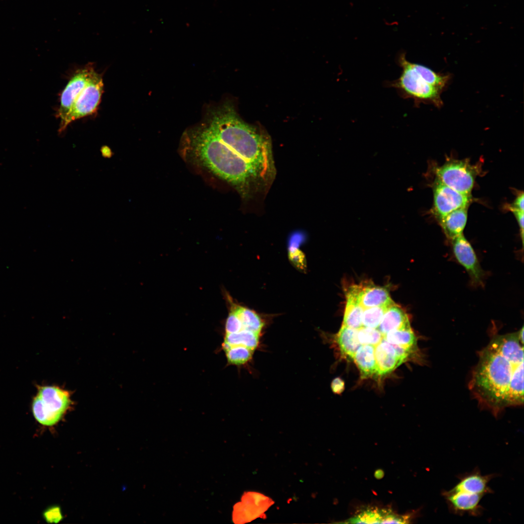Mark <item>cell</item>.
Wrapping results in <instances>:
<instances>
[{"label": "cell", "instance_id": "obj_25", "mask_svg": "<svg viewBox=\"0 0 524 524\" xmlns=\"http://www.w3.org/2000/svg\"><path fill=\"white\" fill-rule=\"evenodd\" d=\"M229 364L235 365L246 364L251 360L255 351L242 346H234L224 350Z\"/></svg>", "mask_w": 524, "mask_h": 524}, {"label": "cell", "instance_id": "obj_2", "mask_svg": "<svg viewBox=\"0 0 524 524\" xmlns=\"http://www.w3.org/2000/svg\"><path fill=\"white\" fill-rule=\"evenodd\" d=\"M205 124L263 179L273 175L275 166L270 139L265 133L243 121L229 101L209 108Z\"/></svg>", "mask_w": 524, "mask_h": 524}, {"label": "cell", "instance_id": "obj_15", "mask_svg": "<svg viewBox=\"0 0 524 524\" xmlns=\"http://www.w3.org/2000/svg\"><path fill=\"white\" fill-rule=\"evenodd\" d=\"M359 285L354 284L345 291L346 304L342 325L359 329L362 327L364 308L359 300Z\"/></svg>", "mask_w": 524, "mask_h": 524}, {"label": "cell", "instance_id": "obj_5", "mask_svg": "<svg viewBox=\"0 0 524 524\" xmlns=\"http://www.w3.org/2000/svg\"><path fill=\"white\" fill-rule=\"evenodd\" d=\"M32 402V411L40 424L52 426L57 423L72 404L67 391L55 386H39Z\"/></svg>", "mask_w": 524, "mask_h": 524}, {"label": "cell", "instance_id": "obj_8", "mask_svg": "<svg viewBox=\"0 0 524 524\" xmlns=\"http://www.w3.org/2000/svg\"><path fill=\"white\" fill-rule=\"evenodd\" d=\"M451 243L454 257L467 272L470 284L474 287L483 286L485 272L482 268L471 244L463 234L452 239Z\"/></svg>", "mask_w": 524, "mask_h": 524}, {"label": "cell", "instance_id": "obj_32", "mask_svg": "<svg viewBox=\"0 0 524 524\" xmlns=\"http://www.w3.org/2000/svg\"><path fill=\"white\" fill-rule=\"evenodd\" d=\"M515 215L516 219L518 221L520 230V236L522 242V245L524 244V212L517 210H511Z\"/></svg>", "mask_w": 524, "mask_h": 524}, {"label": "cell", "instance_id": "obj_13", "mask_svg": "<svg viewBox=\"0 0 524 524\" xmlns=\"http://www.w3.org/2000/svg\"><path fill=\"white\" fill-rule=\"evenodd\" d=\"M442 495L444 498L449 511L454 514L463 515L468 514L473 516L481 515L484 509L480 502L484 496L478 494L462 491H444Z\"/></svg>", "mask_w": 524, "mask_h": 524}, {"label": "cell", "instance_id": "obj_14", "mask_svg": "<svg viewBox=\"0 0 524 524\" xmlns=\"http://www.w3.org/2000/svg\"><path fill=\"white\" fill-rule=\"evenodd\" d=\"M494 476L493 474L482 475L476 468L470 473L459 475V481L450 490L484 496L493 492L489 486V483Z\"/></svg>", "mask_w": 524, "mask_h": 524}, {"label": "cell", "instance_id": "obj_11", "mask_svg": "<svg viewBox=\"0 0 524 524\" xmlns=\"http://www.w3.org/2000/svg\"><path fill=\"white\" fill-rule=\"evenodd\" d=\"M411 354L403 348L389 343L383 338L375 346L377 374L382 376L391 373L406 361Z\"/></svg>", "mask_w": 524, "mask_h": 524}, {"label": "cell", "instance_id": "obj_22", "mask_svg": "<svg viewBox=\"0 0 524 524\" xmlns=\"http://www.w3.org/2000/svg\"><path fill=\"white\" fill-rule=\"evenodd\" d=\"M357 331V329L342 325L335 337L341 354L352 359L357 350L361 345L358 339Z\"/></svg>", "mask_w": 524, "mask_h": 524}, {"label": "cell", "instance_id": "obj_24", "mask_svg": "<svg viewBox=\"0 0 524 524\" xmlns=\"http://www.w3.org/2000/svg\"><path fill=\"white\" fill-rule=\"evenodd\" d=\"M391 510L386 508H366L344 523L352 524H383Z\"/></svg>", "mask_w": 524, "mask_h": 524}, {"label": "cell", "instance_id": "obj_20", "mask_svg": "<svg viewBox=\"0 0 524 524\" xmlns=\"http://www.w3.org/2000/svg\"><path fill=\"white\" fill-rule=\"evenodd\" d=\"M261 334L247 330H242L232 333H225L222 348L225 350L234 346H242L254 351L260 344Z\"/></svg>", "mask_w": 524, "mask_h": 524}, {"label": "cell", "instance_id": "obj_19", "mask_svg": "<svg viewBox=\"0 0 524 524\" xmlns=\"http://www.w3.org/2000/svg\"><path fill=\"white\" fill-rule=\"evenodd\" d=\"M352 359L360 372L361 378H368L377 374L374 346L361 345L356 351Z\"/></svg>", "mask_w": 524, "mask_h": 524}, {"label": "cell", "instance_id": "obj_10", "mask_svg": "<svg viewBox=\"0 0 524 524\" xmlns=\"http://www.w3.org/2000/svg\"><path fill=\"white\" fill-rule=\"evenodd\" d=\"M433 211L438 219L457 209L467 207L470 195L460 193L436 178L433 185Z\"/></svg>", "mask_w": 524, "mask_h": 524}, {"label": "cell", "instance_id": "obj_16", "mask_svg": "<svg viewBox=\"0 0 524 524\" xmlns=\"http://www.w3.org/2000/svg\"><path fill=\"white\" fill-rule=\"evenodd\" d=\"M410 324L407 314L403 310L393 302L384 313L378 330L383 335Z\"/></svg>", "mask_w": 524, "mask_h": 524}, {"label": "cell", "instance_id": "obj_9", "mask_svg": "<svg viewBox=\"0 0 524 524\" xmlns=\"http://www.w3.org/2000/svg\"><path fill=\"white\" fill-rule=\"evenodd\" d=\"M274 503L269 497L258 492L244 493L241 501L233 507L232 519L235 523L250 522L258 518H264V513Z\"/></svg>", "mask_w": 524, "mask_h": 524}, {"label": "cell", "instance_id": "obj_3", "mask_svg": "<svg viewBox=\"0 0 524 524\" xmlns=\"http://www.w3.org/2000/svg\"><path fill=\"white\" fill-rule=\"evenodd\" d=\"M189 144L203 164L235 186L245 196L262 179L257 171L219 140L206 124L187 131Z\"/></svg>", "mask_w": 524, "mask_h": 524}, {"label": "cell", "instance_id": "obj_30", "mask_svg": "<svg viewBox=\"0 0 524 524\" xmlns=\"http://www.w3.org/2000/svg\"><path fill=\"white\" fill-rule=\"evenodd\" d=\"M46 522L49 523H57L62 519L60 508L58 506L50 507L46 509L43 513Z\"/></svg>", "mask_w": 524, "mask_h": 524}, {"label": "cell", "instance_id": "obj_1", "mask_svg": "<svg viewBox=\"0 0 524 524\" xmlns=\"http://www.w3.org/2000/svg\"><path fill=\"white\" fill-rule=\"evenodd\" d=\"M524 328L493 337L479 353L470 388L481 405L497 416L524 403Z\"/></svg>", "mask_w": 524, "mask_h": 524}, {"label": "cell", "instance_id": "obj_23", "mask_svg": "<svg viewBox=\"0 0 524 524\" xmlns=\"http://www.w3.org/2000/svg\"><path fill=\"white\" fill-rule=\"evenodd\" d=\"M231 303L230 306L235 310L242 323V330L261 334L264 322L260 316L252 310Z\"/></svg>", "mask_w": 524, "mask_h": 524}, {"label": "cell", "instance_id": "obj_21", "mask_svg": "<svg viewBox=\"0 0 524 524\" xmlns=\"http://www.w3.org/2000/svg\"><path fill=\"white\" fill-rule=\"evenodd\" d=\"M389 343L399 346L411 353L417 347V339L410 324L389 332L383 336Z\"/></svg>", "mask_w": 524, "mask_h": 524}, {"label": "cell", "instance_id": "obj_31", "mask_svg": "<svg viewBox=\"0 0 524 524\" xmlns=\"http://www.w3.org/2000/svg\"><path fill=\"white\" fill-rule=\"evenodd\" d=\"M331 388L335 394H341L345 388L344 381L340 377L335 378L331 383Z\"/></svg>", "mask_w": 524, "mask_h": 524}, {"label": "cell", "instance_id": "obj_28", "mask_svg": "<svg viewBox=\"0 0 524 524\" xmlns=\"http://www.w3.org/2000/svg\"><path fill=\"white\" fill-rule=\"evenodd\" d=\"M358 339L361 345H377L383 338L377 328L362 327L358 329Z\"/></svg>", "mask_w": 524, "mask_h": 524}, {"label": "cell", "instance_id": "obj_12", "mask_svg": "<svg viewBox=\"0 0 524 524\" xmlns=\"http://www.w3.org/2000/svg\"><path fill=\"white\" fill-rule=\"evenodd\" d=\"M94 70L91 66L79 69L67 83L62 93L58 109V116L61 119L60 126L66 120L75 100L85 85Z\"/></svg>", "mask_w": 524, "mask_h": 524}, {"label": "cell", "instance_id": "obj_29", "mask_svg": "<svg viewBox=\"0 0 524 524\" xmlns=\"http://www.w3.org/2000/svg\"><path fill=\"white\" fill-rule=\"evenodd\" d=\"M243 329L242 323L237 314L230 306V311L225 324V333H232Z\"/></svg>", "mask_w": 524, "mask_h": 524}, {"label": "cell", "instance_id": "obj_7", "mask_svg": "<svg viewBox=\"0 0 524 524\" xmlns=\"http://www.w3.org/2000/svg\"><path fill=\"white\" fill-rule=\"evenodd\" d=\"M476 166L467 160H453L445 163L436 170L437 178L452 189L470 195L477 174Z\"/></svg>", "mask_w": 524, "mask_h": 524}, {"label": "cell", "instance_id": "obj_34", "mask_svg": "<svg viewBox=\"0 0 524 524\" xmlns=\"http://www.w3.org/2000/svg\"><path fill=\"white\" fill-rule=\"evenodd\" d=\"M100 152L102 156L105 158L109 159L112 158L114 155L112 149L109 147L106 146L101 147Z\"/></svg>", "mask_w": 524, "mask_h": 524}, {"label": "cell", "instance_id": "obj_18", "mask_svg": "<svg viewBox=\"0 0 524 524\" xmlns=\"http://www.w3.org/2000/svg\"><path fill=\"white\" fill-rule=\"evenodd\" d=\"M359 300L364 308L378 306L393 301L387 289L375 286L360 284Z\"/></svg>", "mask_w": 524, "mask_h": 524}, {"label": "cell", "instance_id": "obj_27", "mask_svg": "<svg viewBox=\"0 0 524 524\" xmlns=\"http://www.w3.org/2000/svg\"><path fill=\"white\" fill-rule=\"evenodd\" d=\"M303 237L299 234H295L291 238L288 247L289 257L290 261L296 268L301 270H305L306 267L305 256L303 252L299 249V246L303 240Z\"/></svg>", "mask_w": 524, "mask_h": 524}, {"label": "cell", "instance_id": "obj_33", "mask_svg": "<svg viewBox=\"0 0 524 524\" xmlns=\"http://www.w3.org/2000/svg\"><path fill=\"white\" fill-rule=\"evenodd\" d=\"M510 210H517L524 212V193L520 194L509 207Z\"/></svg>", "mask_w": 524, "mask_h": 524}, {"label": "cell", "instance_id": "obj_4", "mask_svg": "<svg viewBox=\"0 0 524 524\" xmlns=\"http://www.w3.org/2000/svg\"><path fill=\"white\" fill-rule=\"evenodd\" d=\"M398 62L402 71L393 85L416 101L429 102L441 107L442 105L441 95L450 80L449 75L436 73L423 65L411 63L403 53L400 55Z\"/></svg>", "mask_w": 524, "mask_h": 524}, {"label": "cell", "instance_id": "obj_6", "mask_svg": "<svg viewBox=\"0 0 524 524\" xmlns=\"http://www.w3.org/2000/svg\"><path fill=\"white\" fill-rule=\"evenodd\" d=\"M103 91L102 76L94 70L85 85L75 100L66 120L60 126L59 133H62L72 121L96 112L100 102Z\"/></svg>", "mask_w": 524, "mask_h": 524}, {"label": "cell", "instance_id": "obj_26", "mask_svg": "<svg viewBox=\"0 0 524 524\" xmlns=\"http://www.w3.org/2000/svg\"><path fill=\"white\" fill-rule=\"evenodd\" d=\"M364 309L362 315V327L377 328L381 319L387 309L393 303Z\"/></svg>", "mask_w": 524, "mask_h": 524}, {"label": "cell", "instance_id": "obj_17", "mask_svg": "<svg viewBox=\"0 0 524 524\" xmlns=\"http://www.w3.org/2000/svg\"><path fill=\"white\" fill-rule=\"evenodd\" d=\"M467 219V208L452 211L439 219L440 224L446 237L452 240L462 234Z\"/></svg>", "mask_w": 524, "mask_h": 524}]
</instances>
